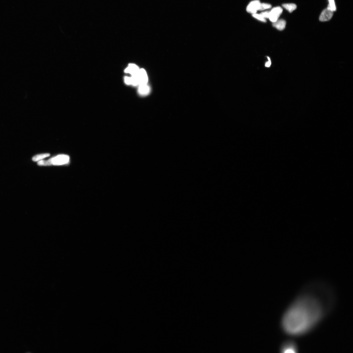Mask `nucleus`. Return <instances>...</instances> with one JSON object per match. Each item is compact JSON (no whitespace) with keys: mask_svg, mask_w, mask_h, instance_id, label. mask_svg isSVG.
Listing matches in <instances>:
<instances>
[{"mask_svg":"<svg viewBox=\"0 0 353 353\" xmlns=\"http://www.w3.org/2000/svg\"><path fill=\"white\" fill-rule=\"evenodd\" d=\"M324 309L319 299L306 294L294 301L283 316L282 325L288 334L298 335L307 332L323 317Z\"/></svg>","mask_w":353,"mask_h":353,"instance_id":"obj_1","label":"nucleus"},{"mask_svg":"<svg viewBox=\"0 0 353 353\" xmlns=\"http://www.w3.org/2000/svg\"><path fill=\"white\" fill-rule=\"evenodd\" d=\"M283 9L280 7H274L269 11L268 18L272 22L277 20L282 13Z\"/></svg>","mask_w":353,"mask_h":353,"instance_id":"obj_2","label":"nucleus"},{"mask_svg":"<svg viewBox=\"0 0 353 353\" xmlns=\"http://www.w3.org/2000/svg\"><path fill=\"white\" fill-rule=\"evenodd\" d=\"M52 158V165H61L67 163L70 160V157L67 155H60Z\"/></svg>","mask_w":353,"mask_h":353,"instance_id":"obj_3","label":"nucleus"},{"mask_svg":"<svg viewBox=\"0 0 353 353\" xmlns=\"http://www.w3.org/2000/svg\"><path fill=\"white\" fill-rule=\"evenodd\" d=\"M261 3L259 0H254L249 3L247 8V11L252 14H256L259 10Z\"/></svg>","mask_w":353,"mask_h":353,"instance_id":"obj_4","label":"nucleus"},{"mask_svg":"<svg viewBox=\"0 0 353 353\" xmlns=\"http://www.w3.org/2000/svg\"><path fill=\"white\" fill-rule=\"evenodd\" d=\"M333 14V11L326 8L324 10L320 15V20L322 22L329 20L332 18Z\"/></svg>","mask_w":353,"mask_h":353,"instance_id":"obj_5","label":"nucleus"},{"mask_svg":"<svg viewBox=\"0 0 353 353\" xmlns=\"http://www.w3.org/2000/svg\"><path fill=\"white\" fill-rule=\"evenodd\" d=\"M140 84H147L148 82V78L147 72L143 68L139 69L137 74ZM139 84V85H140Z\"/></svg>","mask_w":353,"mask_h":353,"instance_id":"obj_6","label":"nucleus"},{"mask_svg":"<svg viewBox=\"0 0 353 353\" xmlns=\"http://www.w3.org/2000/svg\"><path fill=\"white\" fill-rule=\"evenodd\" d=\"M281 350L284 353H295L296 350V347L294 343L287 342L284 344Z\"/></svg>","mask_w":353,"mask_h":353,"instance_id":"obj_7","label":"nucleus"},{"mask_svg":"<svg viewBox=\"0 0 353 353\" xmlns=\"http://www.w3.org/2000/svg\"><path fill=\"white\" fill-rule=\"evenodd\" d=\"M139 70V67L133 63H130L124 72L126 73L130 74L132 76L137 74Z\"/></svg>","mask_w":353,"mask_h":353,"instance_id":"obj_8","label":"nucleus"},{"mask_svg":"<svg viewBox=\"0 0 353 353\" xmlns=\"http://www.w3.org/2000/svg\"><path fill=\"white\" fill-rule=\"evenodd\" d=\"M150 89L147 84H141L139 85L138 92L139 94L145 95L149 94Z\"/></svg>","mask_w":353,"mask_h":353,"instance_id":"obj_9","label":"nucleus"},{"mask_svg":"<svg viewBox=\"0 0 353 353\" xmlns=\"http://www.w3.org/2000/svg\"><path fill=\"white\" fill-rule=\"evenodd\" d=\"M286 22L283 19L278 20L273 23V26L279 31H283L285 28Z\"/></svg>","mask_w":353,"mask_h":353,"instance_id":"obj_10","label":"nucleus"},{"mask_svg":"<svg viewBox=\"0 0 353 353\" xmlns=\"http://www.w3.org/2000/svg\"><path fill=\"white\" fill-rule=\"evenodd\" d=\"M282 6L290 13H292L297 8L296 5L293 3L284 4Z\"/></svg>","mask_w":353,"mask_h":353,"instance_id":"obj_11","label":"nucleus"},{"mask_svg":"<svg viewBox=\"0 0 353 353\" xmlns=\"http://www.w3.org/2000/svg\"><path fill=\"white\" fill-rule=\"evenodd\" d=\"M50 155V154L45 153L39 155H36L34 156L32 158V160L34 162L42 160L44 158L47 157Z\"/></svg>","mask_w":353,"mask_h":353,"instance_id":"obj_12","label":"nucleus"},{"mask_svg":"<svg viewBox=\"0 0 353 353\" xmlns=\"http://www.w3.org/2000/svg\"><path fill=\"white\" fill-rule=\"evenodd\" d=\"M328 1L329 3H328L327 8L333 12L336 11L337 8L334 0H328Z\"/></svg>","mask_w":353,"mask_h":353,"instance_id":"obj_13","label":"nucleus"},{"mask_svg":"<svg viewBox=\"0 0 353 353\" xmlns=\"http://www.w3.org/2000/svg\"><path fill=\"white\" fill-rule=\"evenodd\" d=\"M37 164L39 166H48L53 165L52 158L49 159L47 161H39L38 162Z\"/></svg>","mask_w":353,"mask_h":353,"instance_id":"obj_14","label":"nucleus"},{"mask_svg":"<svg viewBox=\"0 0 353 353\" xmlns=\"http://www.w3.org/2000/svg\"><path fill=\"white\" fill-rule=\"evenodd\" d=\"M138 74V73H137ZM137 74L136 75L132 76V85L134 86H137L139 85L140 82L137 75Z\"/></svg>","mask_w":353,"mask_h":353,"instance_id":"obj_15","label":"nucleus"},{"mask_svg":"<svg viewBox=\"0 0 353 353\" xmlns=\"http://www.w3.org/2000/svg\"><path fill=\"white\" fill-rule=\"evenodd\" d=\"M271 5L267 3H261L259 11H263L264 10L269 9L271 8Z\"/></svg>","mask_w":353,"mask_h":353,"instance_id":"obj_16","label":"nucleus"},{"mask_svg":"<svg viewBox=\"0 0 353 353\" xmlns=\"http://www.w3.org/2000/svg\"><path fill=\"white\" fill-rule=\"evenodd\" d=\"M252 16L254 17V18L258 20L264 22H266V19L264 18L260 14H258L256 13L253 14H252Z\"/></svg>","mask_w":353,"mask_h":353,"instance_id":"obj_17","label":"nucleus"},{"mask_svg":"<svg viewBox=\"0 0 353 353\" xmlns=\"http://www.w3.org/2000/svg\"><path fill=\"white\" fill-rule=\"evenodd\" d=\"M125 83L127 85H132L131 77H125L124 78Z\"/></svg>","mask_w":353,"mask_h":353,"instance_id":"obj_18","label":"nucleus"},{"mask_svg":"<svg viewBox=\"0 0 353 353\" xmlns=\"http://www.w3.org/2000/svg\"><path fill=\"white\" fill-rule=\"evenodd\" d=\"M269 11H267L262 12L260 14L261 15L263 16V18H268L269 16Z\"/></svg>","mask_w":353,"mask_h":353,"instance_id":"obj_19","label":"nucleus"},{"mask_svg":"<svg viewBox=\"0 0 353 353\" xmlns=\"http://www.w3.org/2000/svg\"><path fill=\"white\" fill-rule=\"evenodd\" d=\"M267 58H268V62H267L266 63L265 66L266 67H271V61L270 58L269 57H267Z\"/></svg>","mask_w":353,"mask_h":353,"instance_id":"obj_20","label":"nucleus"}]
</instances>
